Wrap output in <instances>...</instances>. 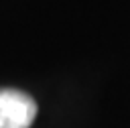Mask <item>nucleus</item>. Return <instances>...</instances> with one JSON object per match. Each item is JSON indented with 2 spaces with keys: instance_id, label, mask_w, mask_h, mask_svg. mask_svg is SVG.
Returning a JSON list of instances; mask_svg holds the SVG:
<instances>
[{
  "instance_id": "1",
  "label": "nucleus",
  "mask_w": 130,
  "mask_h": 128,
  "mask_svg": "<svg viewBox=\"0 0 130 128\" xmlns=\"http://www.w3.org/2000/svg\"><path fill=\"white\" fill-rule=\"evenodd\" d=\"M37 116L35 100L18 89H0V128H28Z\"/></svg>"
}]
</instances>
